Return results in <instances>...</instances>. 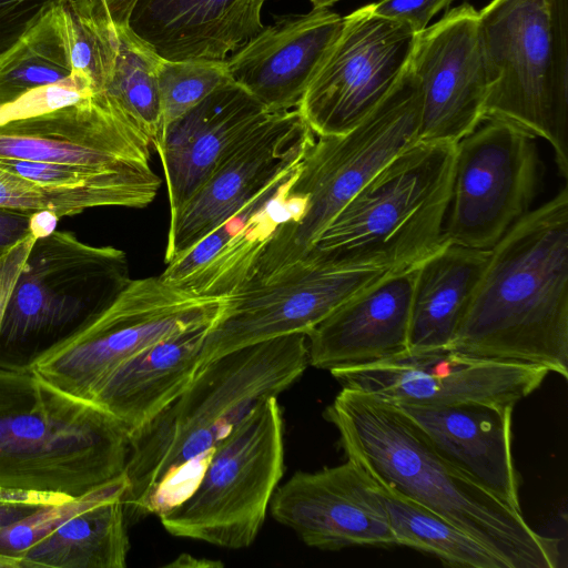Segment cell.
Here are the masks:
<instances>
[{
    "label": "cell",
    "instance_id": "5bb4252c",
    "mask_svg": "<svg viewBox=\"0 0 568 568\" xmlns=\"http://www.w3.org/2000/svg\"><path fill=\"white\" fill-rule=\"evenodd\" d=\"M549 373L545 367L476 356L450 346L407 348L374 363L331 372L342 388L413 406L473 402L515 406Z\"/></svg>",
    "mask_w": 568,
    "mask_h": 568
},
{
    "label": "cell",
    "instance_id": "7c38bea8",
    "mask_svg": "<svg viewBox=\"0 0 568 568\" xmlns=\"http://www.w3.org/2000/svg\"><path fill=\"white\" fill-rule=\"evenodd\" d=\"M395 270L337 267L302 258L224 296L202 348L201 368L242 347L307 334L348 298Z\"/></svg>",
    "mask_w": 568,
    "mask_h": 568
},
{
    "label": "cell",
    "instance_id": "ab89813d",
    "mask_svg": "<svg viewBox=\"0 0 568 568\" xmlns=\"http://www.w3.org/2000/svg\"><path fill=\"white\" fill-rule=\"evenodd\" d=\"M0 568H24L21 558L0 555Z\"/></svg>",
    "mask_w": 568,
    "mask_h": 568
},
{
    "label": "cell",
    "instance_id": "2e32d148",
    "mask_svg": "<svg viewBox=\"0 0 568 568\" xmlns=\"http://www.w3.org/2000/svg\"><path fill=\"white\" fill-rule=\"evenodd\" d=\"M409 70L422 92L418 140L457 143L470 133L488 94L478 12L462 4L419 33Z\"/></svg>",
    "mask_w": 568,
    "mask_h": 568
},
{
    "label": "cell",
    "instance_id": "ba28073f",
    "mask_svg": "<svg viewBox=\"0 0 568 568\" xmlns=\"http://www.w3.org/2000/svg\"><path fill=\"white\" fill-rule=\"evenodd\" d=\"M223 302L160 275L132 280L110 306L38 352L28 365L59 392L90 402L122 363L165 337L213 322Z\"/></svg>",
    "mask_w": 568,
    "mask_h": 568
},
{
    "label": "cell",
    "instance_id": "8992f818",
    "mask_svg": "<svg viewBox=\"0 0 568 568\" xmlns=\"http://www.w3.org/2000/svg\"><path fill=\"white\" fill-rule=\"evenodd\" d=\"M478 27L488 75L484 119L546 140L567 178L568 0H493Z\"/></svg>",
    "mask_w": 568,
    "mask_h": 568
},
{
    "label": "cell",
    "instance_id": "6da1fadb",
    "mask_svg": "<svg viewBox=\"0 0 568 568\" xmlns=\"http://www.w3.org/2000/svg\"><path fill=\"white\" fill-rule=\"evenodd\" d=\"M308 364L306 334L293 333L204 365L174 400L129 436L128 488L121 499L125 518L161 516L187 498L216 447Z\"/></svg>",
    "mask_w": 568,
    "mask_h": 568
},
{
    "label": "cell",
    "instance_id": "8fae6325",
    "mask_svg": "<svg viewBox=\"0 0 568 568\" xmlns=\"http://www.w3.org/2000/svg\"><path fill=\"white\" fill-rule=\"evenodd\" d=\"M536 139L487 118L456 143L446 241L490 250L530 211L540 179Z\"/></svg>",
    "mask_w": 568,
    "mask_h": 568
},
{
    "label": "cell",
    "instance_id": "52a82bcc",
    "mask_svg": "<svg viewBox=\"0 0 568 568\" xmlns=\"http://www.w3.org/2000/svg\"><path fill=\"white\" fill-rule=\"evenodd\" d=\"M420 110V88L408 67L387 98L356 126L339 135L317 136L293 183L306 197L305 210L295 224L278 229L248 281L302 260L359 189L418 140Z\"/></svg>",
    "mask_w": 568,
    "mask_h": 568
},
{
    "label": "cell",
    "instance_id": "30bf717a",
    "mask_svg": "<svg viewBox=\"0 0 568 568\" xmlns=\"http://www.w3.org/2000/svg\"><path fill=\"white\" fill-rule=\"evenodd\" d=\"M131 281L120 248L83 243L69 231L39 237L8 303L0 344L55 342L110 306Z\"/></svg>",
    "mask_w": 568,
    "mask_h": 568
},
{
    "label": "cell",
    "instance_id": "cb8c5ba5",
    "mask_svg": "<svg viewBox=\"0 0 568 568\" xmlns=\"http://www.w3.org/2000/svg\"><path fill=\"white\" fill-rule=\"evenodd\" d=\"M396 406L445 458L508 506L521 511L519 477L511 454L513 405L473 402L447 406Z\"/></svg>",
    "mask_w": 568,
    "mask_h": 568
},
{
    "label": "cell",
    "instance_id": "60d3db41",
    "mask_svg": "<svg viewBox=\"0 0 568 568\" xmlns=\"http://www.w3.org/2000/svg\"><path fill=\"white\" fill-rule=\"evenodd\" d=\"M341 0H310L314 8H328Z\"/></svg>",
    "mask_w": 568,
    "mask_h": 568
},
{
    "label": "cell",
    "instance_id": "3957f363",
    "mask_svg": "<svg viewBox=\"0 0 568 568\" xmlns=\"http://www.w3.org/2000/svg\"><path fill=\"white\" fill-rule=\"evenodd\" d=\"M450 347L568 377V189L489 250Z\"/></svg>",
    "mask_w": 568,
    "mask_h": 568
},
{
    "label": "cell",
    "instance_id": "4dcf8cb0",
    "mask_svg": "<svg viewBox=\"0 0 568 568\" xmlns=\"http://www.w3.org/2000/svg\"><path fill=\"white\" fill-rule=\"evenodd\" d=\"M396 545L436 556L446 565L508 568L485 545L423 505L378 485Z\"/></svg>",
    "mask_w": 568,
    "mask_h": 568
},
{
    "label": "cell",
    "instance_id": "603a6c76",
    "mask_svg": "<svg viewBox=\"0 0 568 568\" xmlns=\"http://www.w3.org/2000/svg\"><path fill=\"white\" fill-rule=\"evenodd\" d=\"M265 0H136L126 28L160 59L225 61L263 28Z\"/></svg>",
    "mask_w": 568,
    "mask_h": 568
},
{
    "label": "cell",
    "instance_id": "d6a6232c",
    "mask_svg": "<svg viewBox=\"0 0 568 568\" xmlns=\"http://www.w3.org/2000/svg\"><path fill=\"white\" fill-rule=\"evenodd\" d=\"M227 81L230 78L225 61L160 59L158 83L163 130Z\"/></svg>",
    "mask_w": 568,
    "mask_h": 568
},
{
    "label": "cell",
    "instance_id": "e0dca14e",
    "mask_svg": "<svg viewBox=\"0 0 568 568\" xmlns=\"http://www.w3.org/2000/svg\"><path fill=\"white\" fill-rule=\"evenodd\" d=\"M302 161L168 263L160 275L186 291L210 297H224L245 284L278 229L295 224L305 210V195L293 186Z\"/></svg>",
    "mask_w": 568,
    "mask_h": 568
},
{
    "label": "cell",
    "instance_id": "d590c367",
    "mask_svg": "<svg viewBox=\"0 0 568 568\" xmlns=\"http://www.w3.org/2000/svg\"><path fill=\"white\" fill-rule=\"evenodd\" d=\"M71 496L55 493L0 489V529L51 504L62 503Z\"/></svg>",
    "mask_w": 568,
    "mask_h": 568
},
{
    "label": "cell",
    "instance_id": "44dd1931",
    "mask_svg": "<svg viewBox=\"0 0 568 568\" xmlns=\"http://www.w3.org/2000/svg\"><path fill=\"white\" fill-rule=\"evenodd\" d=\"M418 264L387 273L314 326L306 334L310 364L332 372L406 351Z\"/></svg>",
    "mask_w": 568,
    "mask_h": 568
},
{
    "label": "cell",
    "instance_id": "7a4b0ae2",
    "mask_svg": "<svg viewBox=\"0 0 568 568\" xmlns=\"http://www.w3.org/2000/svg\"><path fill=\"white\" fill-rule=\"evenodd\" d=\"M339 445L377 485L442 516L497 555L508 568H555L558 542L445 458L394 404L342 388L323 414Z\"/></svg>",
    "mask_w": 568,
    "mask_h": 568
},
{
    "label": "cell",
    "instance_id": "d4e9b609",
    "mask_svg": "<svg viewBox=\"0 0 568 568\" xmlns=\"http://www.w3.org/2000/svg\"><path fill=\"white\" fill-rule=\"evenodd\" d=\"M212 323L189 327L142 349L115 368L90 402L114 416L130 436L194 379Z\"/></svg>",
    "mask_w": 568,
    "mask_h": 568
},
{
    "label": "cell",
    "instance_id": "74e56055",
    "mask_svg": "<svg viewBox=\"0 0 568 568\" xmlns=\"http://www.w3.org/2000/svg\"><path fill=\"white\" fill-rule=\"evenodd\" d=\"M32 214L0 207V255L33 234Z\"/></svg>",
    "mask_w": 568,
    "mask_h": 568
},
{
    "label": "cell",
    "instance_id": "f1b7e54d",
    "mask_svg": "<svg viewBox=\"0 0 568 568\" xmlns=\"http://www.w3.org/2000/svg\"><path fill=\"white\" fill-rule=\"evenodd\" d=\"M75 78L81 77L74 72L63 6L48 13L0 57V108L34 90Z\"/></svg>",
    "mask_w": 568,
    "mask_h": 568
},
{
    "label": "cell",
    "instance_id": "ac0fdd59",
    "mask_svg": "<svg viewBox=\"0 0 568 568\" xmlns=\"http://www.w3.org/2000/svg\"><path fill=\"white\" fill-rule=\"evenodd\" d=\"M270 508L276 521L310 547L396 545L378 485L348 459L313 473L296 471L276 488Z\"/></svg>",
    "mask_w": 568,
    "mask_h": 568
},
{
    "label": "cell",
    "instance_id": "e575fe53",
    "mask_svg": "<svg viewBox=\"0 0 568 568\" xmlns=\"http://www.w3.org/2000/svg\"><path fill=\"white\" fill-rule=\"evenodd\" d=\"M453 1L455 0H379L369 6L376 14L402 22L419 34L432 18Z\"/></svg>",
    "mask_w": 568,
    "mask_h": 568
},
{
    "label": "cell",
    "instance_id": "f546056e",
    "mask_svg": "<svg viewBox=\"0 0 568 568\" xmlns=\"http://www.w3.org/2000/svg\"><path fill=\"white\" fill-rule=\"evenodd\" d=\"M118 49L111 73L100 97L155 149L163 113L158 83L160 58L126 27L115 28Z\"/></svg>",
    "mask_w": 568,
    "mask_h": 568
},
{
    "label": "cell",
    "instance_id": "9a60e30c",
    "mask_svg": "<svg viewBox=\"0 0 568 568\" xmlns=\"http://www.w3.org/2000/svg\"><path fill=\"white\" fill-rule=\"evenodd\" d=\"M315 136L298 109L270 113L222 158L170 220L165 263L175 261L282 172L301 162Z\"/></svg>",
    "mask_w": 568,
    "mask_h": 568
},
{
    "label": "cell",
    "instance_id": "ffe728a7",
    "mask_svg": "<svg viewBox=\"0 0 568 568\" xmlns=\"http://www.w3.org/2000/svg\"><path fill=\"white\" fill-rule=\"evenodd\" d=\"M343 22L327 8L277 20L225 60L229 78L268 112L297 109Z\"/></svg>",
    "mask_w": 568,
    "mask_h": 568
},
{
    "label": "cell",
    "instance_id": "8d00e7d4",
    "mask_svg": "<svg viewBox=\"0 0 568 568\" xmlns=\"http://www.w3.org/2000/svg\"><path fill=\"white\" fill-rule=\"evenodd\" d=\"M37 239L32 234L0 255V329L11 294Z\"/></svg>",
    "mask_w": 568,
    "mask_h": 568
},
{
    "label": "cell",
    "instance_id": "9c48e42d",
    "mask_svg": "<svg viewBox=\"0 0 568 568\" xmlns=\"http://www.w3.org/2000/svg\"><path fill=\"white\" fill-rule=\"evenodd\" d=\"M284 473L277 397L258 404L216 447L195 489L160 517L175 537L241 549L256 538Z\"/></svg>",
    "mask_w": 568,
    "mask_h": 568
},
{
    "label": "cell",
    "instance_id": "1f68e13d",
    "mask_svg": "<svg viewBox=\"0 0 568 568\" xmlns=\"http://www.w3.org/2000/svg\"><path fill=\"white\" fill-rule=\"evenodd\" d=\"M128 488L123 477L65 501L43 506L0 529V555L20 558L26 550L49 536L72 517L109 499L122 497Z\"/></svg>",
    "mask_w": 568,
    "mask_h": 568
},
{
    "label": "cell",
    "instance_id": "83f0119b",
    "mask_svg": "<svg viewBox=\"0 0 568 568\" xmlns=\"http://www.w3.org/2000/svg\"><path fill=\"white\" fill-rule=\"evenodd\" d=\"M161 179L153 172L104 183L47 186L0 168V207L26 213L48 211L60 220L99 206L141 209L156 196Z\"/></svg>",
    "mask_w": 568,
    "mask_h": 568
},
{
    "label": "cell",
    "instance_id": "277c9868",
    "mask_svg": "<svg viewBox=\"0 0 568 568\" xmlns=\"http://www.w3.org/2000/svg\"><path fill=\"white\" fill-rule=\"evenodd\" d=\"M129 433L27 364H0V489L78 497L125 475Z\"/></svg>",
    "mask_w": 568,
    "mask_h": 568
},
{
    "label": "cell",
    "instance_id": "7402d4cb",
    "mask_svg": "<svg viewBox=\"0 0 568 568\" xmlns=\"http://www.w3.org/2000/svg\"><path fill=\"white\" fill-rule=\"evenodd\" d=\"M270 113L230 80L164 128L154 150L165 176L170 220L222 158Z\"/></svg>",
    "mask_w": 568,
    "mask_h": 568
},
{
    "label": "cell",
    "instance_id": "d6986e66",
    "mask_svg": "<svg viewBox=\"0 0 568 568\" xmlns=\"http://www.w3.org/2000/svg\"><path fill=\"white\" fill-rule=\"evenodd\" d=\"M151 150L98 95L0 124V159L122 170L150 164Z\"/></svg>",
    "mask_w": 568,
    "mask_h": 568
},
{
    "label": "cell",
    "instance_id": "f35d334b",
    "mask_svg": "<svg viewBox=\"0 0 568 568\" xmlns=\"http://www.w3.org/2000/svg\"><path fill=\"white\" fill-rule=\"evenodd\" d=\"M136 0H73L80 8L106 19L115 28H125Z\"/></svg>",
    "mask_w": 568,
    "mask_h": 568
},
{
    "label": "cell",
    "instance_id": "4316f807",
    "mask_svg": "<svg viewBox=\"0 0 568 568\" xmlns=\"http://www.w3.org/2000/svg\"><path fill=\"white\" fill-rule=\"evenodd\" d=\"M122 497L72 517L20 558L24 568H124L130 549Z\"/></svg>",
    "mask_w": 568,
    "mask_h": 568
},
{
    "label": "cell",
    "instance_id": "4fadbf2b",
    "mask_svg": "<svg viewBox=\"0 0 568 568\" xmlns=\"http://www.w3.org/2000/svg\"><path fill=\"white\" fill-rule=\"evenodd\" d=\"M417 37L371 6L345 17L297 108L314 134L339 135L368 116L408 70Z\"/></svg>",
    "mask_w": 568,
    "mask_h": 568
},
{
    "label": "cell",
    "instance_id": "5b68a950",
    "mask_svg": "<svg viewBox=\"0 0 568 568\" xmlns=\"http://www.w3.org/2000/svg\"><path fill=\"white\" fill-rule=\"evenodd\" d=\"M455 154L452 142L407 146L339 210L304 257L349 268L422 262L446 242Z\"/></svg>",
    "mask_w": 568,
    "mask_h": 568
},
{
    "label": "cell",
    "instance_id": "836d02e7",
    "mask_svg": "<svg viewBox=\"0 0 568 568\" xmlns=\"http://www.w3.org/2000/svg\"><path fill=\"white\" fill-rule=\"evenodd\" d=\"M72 0H0V57L52 10Z\"/></svg>",
    "mask_w": 568,
    "mask_h": 568
},
{
    "label": "cell",
    "instance_id": "484cf974",
    "mask_svg": "<svg viewBox=\"0 0 568 568\" xmlns=\"http://www.w3.org/2000/svg\"><path fill=\"white\" fill-rule=\"evenodd\" d=\"M489 257L446 241L417 266L409 349L449 347Z\"/></svg>",
    "mask_w": 568,
    "mask_h": 568
}]
</instances>
